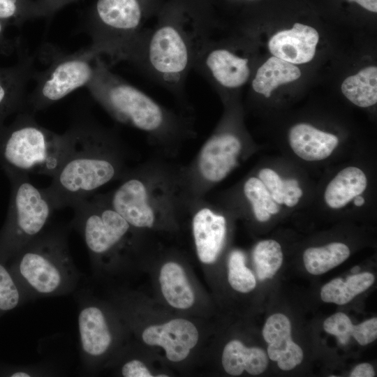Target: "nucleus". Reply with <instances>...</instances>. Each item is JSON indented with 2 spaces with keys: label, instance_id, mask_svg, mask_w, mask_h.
Masks as SVG:
<instances>
[{
  "label": "nucleus",
  "instance_id": "nucleus-1",
  "mask_svg": "<svg viewBox=\"0 0 377 377\" xmlns=\"http://www.w3.org/2000/svg\"><path fill=\"white\" fill-rule=\"evenodd\" d=\"M212 31L206 20L165 16L108 57L112 63L127 61L161 87L182 94L196 57Z\"/></svg>",
  "mask_w": 377,
  "mask_h": 377
},
{
  "label": "nucleus",
  "instance_id": "nucleus-2",
  "mask_svg": "<svg viewBox=\"0 0 377 377\" xmlns=\"http://www.w3.org/2000/svg\"><path fill=\"white\" fill-rule=\"evenodd\" d=\"M71 145L62 164L44 188L54 209L73 207L112 180L119 165L107 133L88 119L69 128Z\"/></svg>",
  "mask_w": 377,
  "mask_h": 377
},
{
  "label": "nucleus",
  "instance_id": "nucleus-3",
  "mask_svg": "<svg viewBox=\"0 0 377 377\" xmlns=\"http://www.w3.org/2000/svg\"><path fill=\"white\" fill-rule=\"evenodd\" d=\"M15 269L20 285L30 300L71 293L80 279L66 228H47L24 246L19 251Z\"/></svg>",
  "mask_w": 377,
  "mask_h": 377
},
{
  "label": "nucleus",
  "instance_id": "nucleus-4",
  "mask_svg": "<svg viewBox=\"0 0 377 377\" xmlns=\"http://www.w3.org/2000/svg\"><path fill=\"white\" fill-rule=\"evenodd\" d=\"M35 114L26 111L6 131L2 156L19 172L43 175L57 173L71 145L68 128L59 134L40 125Z\"/></svg>",
  "mask_w": 377,
  "mask_h": 377
},
{
  "label": "nucleus",
  "instance_id": "nucleus-5",
  "mask_svg": "<svg viewBox=\"0 0 377 377\" xmlns=\"http://www.w3.org/2000/svg\"><path fill=\"white\" fill-rule=\"evenodd\" d=\"M86 87L121 122L148 133L162 130L168 122L167 112L158 103L112 72L109 64L101 56L94 59V74Z\"/></svg>",
  "mask_w": 377,
  "mask_h": 377
},
{
  "label": "nucleus",
  "instance_id": "nucleus-6",
  "mask_svg": "<svg viewBox=\"0 0 377 377\" xmlns=\"http://www.w3.org/2000/svg\"><path fill=\"white\" fill-rule=\"evenodd\" d=\"M73 208L71 226L82 237L94 267L111 265L131 230L130 224L99 198L88 197Z\"/></svg>",
  "mask_w": 377,
  "mask_h": 377
},
{
  "label": "nucleus",
  "instance_id": "nucleus-7",
  "mask_svg": "<svg viewBox=\"0 0 377 377\" xmlns=\"http://www.w3.org/2000/svg\"><path fill=\"white\" fill-rule=\"evenodd\" d=\"M98 56L88 46L74 53L59 54L45 71H34L32 79L36 84L27 96V110L35 114L86 87L93 76Z\"/></svg>",
  "mask_w": 377,
  "mask_h": 377
},
{
  "label": "nucleus",
  "instance_id": "nucleus-8",
  "mask_svg": "<svg viewBox=\"0 0 377 377\" xmlns=\"http://www.w3.org/2000/svg\"><path fill=\"white\" fill-rule=\"evenodd\" d=\"M19 174L13 193L10 228L13 246L18 252L47 228L56 210L44 188L36 186L28 174Z\"/></svg>",
  "mask_w": 377,
  "mask_h": 377
},
{
  "label": "nucleus",
  "instance_id": "nucleus-9",
  "mask_svg": "<svg viewBox=\"0 0 377 377\" xmlns=\"http://www.w3.org/2000/svg\"><path fill=\"white\" fill-rule=\"evenodd\" d=\"M77 325L82 365L91 371L113 349L115 330L104 306L88 297L80 302Z\"/></svg>",
  "mask_w": 377,
  "mask_h": 377
},
{
  "label": "nucleus",
  "instance_id": "nucleus-10",
  "mask_svg": "<svg viewBox=\"0 0 377 377\" xmlns=\"http://www.w3.org/2000/svg\"><path fill=\"white\" fill-rule=\"evenodd\" d=\"M212 34L200 50L193 70L218 87L235 89L242 87L251 76L249 59L219 45Z\"/></svg>",
  "mask_w": 377,
  "mask_h": 377
},
{
  "label": "nucleus",
  "instance_id": "nucleus-11",
  "mask_svg": "<svg viewBox=\"0 0 377 377\" xmlns=\"http://www.w3.org/2000/svg\"><path fill=\"white\" fill-rule=\"evenodd\" d=\"M141 337L147 345L162 347L170 361L178 362L186 359L196 346L199 334L191 321L175 318L162 325L146 327Z\"/></svg>",
  "mask_w": 377,
  "mask_h": 377
},
{
  "label": "nucleus",
  "instance_id": "nucleus-12",
  "mask_svg": "<svg viewBox=\"0 0 377 377\" xmlns=\"http://www.w3.org/2000/svg\"><path fill=\"white\" fill-rule=\"evenodd\" d=\"M239 139L231 133H219L202 147L198 161L201 175L207 181L223 179L237 164L241 151Z\"/></svg>",
  "mask_w": 377,
  "mask_h": 377
},
{
  "label": "nucleus",
  "instance_id": "nucleus-13",
  "mask_svg": "<svg viewBox=\"0 0 377 377\" xmlns=\"http://www.w3.org/2000/svg\"><path fill=\"white\" fill-rule=\"evenodd\" d=\"M108 203L131 227L151 228L154 212L148 202V193L140 179L131 177L125 180L112 194Z\"/></svg>",
  "mask_w": 377,
  "mask_h": 377
},
{
  "label": "nucleus",
  "instance_id": "nucleus-14",
  "mask_svg": "<svg viewBox=\"0 0 377 377\" xmlns=\"http://www.w3.org/2000/svg\"><path fill=\"white\" fill-rule=\"evenodd\" d=\"M34 56L20 52L17 61L0 67V124L5 117L26 106V89L33 78Z\"/></svg>",
  "mask_w": 377,
  "mask_h": 377
},
{
  "label": "nucleus",
  "instance_id": "nucleus-15",
  "mask_svg": "<svg viewBox=\"0 0 377 377\" xmlns=\"http://www.w3.org/2000/svg\"><path fill=\"white\" fill-rule=\"evenodd\" d=\"M319 34L313 27L295 23L290 29L276 33L268 47L276 57L293 64L307 63L315 56Z\"/></svg>",
  "mask_w": 377,
  "mask_h": 377
},
{
  "label": "nucleus",
  "instance_id": "nucleus-16",
  "mask_svg": "<svg viewBox=\"0 0 377 377\" xmlns=\"http://www.w3.org/2000/svg\"><path fill=\"white\" fill-rule=\"evenodd\" d=\"M263 336L268 343L269 357L284 371L290 370L303 360V351L291 338V324L282 313H274L266 320Z\"/></svg>",
  "mask_w": 377,
  "mask_h": 377
},
{
  "label": "nucleus",
  "instance_id": "nucleus-17",
  "mask_svg": "<svg viewBox=\"0 0 377 377\" xmlns=\"http://www.w3.org/2000/svg\"><path fill=\"white\" fill-rule=\"evenodd\" d=\"M226 223L224 216L208 208L200 209L193 219V232L199 260L205 264L214 263L224 242Z\"/></svg>",
  "mask_w": 377,
  "mask_h": 377
},
{
  "label": "nucleus",
  "instance_id": "nucleus-18",
  "mask_svg": "<svg viewBox=\"0 0 377 377\" xmlns=\"http://www.w3.org/2000/svg\"><path fill=\"white\" fill-rule=\"evenodd\" d=\"M288 140L295 154L308 161L327 158L339 144L336 135L304 123L296 124L290 128Z\"/></svg>",
  "mask_w": 377,
  "mask_h": 377
},
{
  "label": "nucleus",
  "instance_id": "nucleus-19",
  "mask_svg": "<svg viewBox=\"0 0 377 377\" xmlns=\"http://www.w3.org/2000/svg\"><path fill=\"white\" fill-rule=\"evenodd\" d=\"M268 359L261 348H247L238 340L228 342L223 350L222 365L231 376H239L246 370L252 375H258L267 368Z\"/></svg>",
  "mask_w": 377,
  "mask_h": 377
},
{
  "label": "nucleus",
  "instance_id": "nucleus-20",
  "mask_svg": "<svg viewBox=\"0 0 377 377\" xmlns=\"http://www.w3.org/2000/svg\"><path fill=\"white\" fill-rule=\"evenodd\" d=\"M367 185L364 172L354 166L341 170L328 184L324 193L326 204L339 209L364 192Z\"/></svg>",
  "mask_w": 377,
  "mask_h": 377
},
{
  "label": "nucleus",
  "instance_id": "nucleus-21",
  "mask_svg": "<svg viewBox=\"0 0 377 377\" xmlns=\"http://www.w3.org/2000/svg\"><path fill=\"white\" fill-rule=\"evenodd\" d=\"M159 282L162 294L174 308L186 309L194 303V293L183 268L177 263L169 262L160 271Z\"/></svg>",
  "mask_w": 377,
  "mask_h": 377
},
{
  "label": "nucleus",
  "instance_id": "nucleus-22",
  "mask_svg": "<svg viewBox=\"0 0 377 377\" xmlns=\"http://www.w3.org/2000/svg\"><path fill=\"white\" fill-rule=\"evenodd\" d=\"M300 76L298 67L273 56L258 68L251 87L255 92L269 98L279 85L293 82Z\"/></svg>",
  "mask_w": 377,
  "mask_h": 377
},
{
  "label": "nucleus",
  "instance_id": "nucleus-23",
  "mask_svg": "<svg viewBox=\"0 0 377 377\" xmlns=\"http://www.w3.org/2000/svg\"><path fill=\"white\" fill-rule=\"evenodd\" d=\"M374 279V276L369 272L354 274L346 281L341 278L334 279L322 287L320 297L325 302L345 304L369 288Z\"/></svg>",
  "mask_w": 377,
  "mask_h": 377
},
{
  "label": "nucleus",
  "instance_id": "nucleus-24",
  "mask_svg": "<svg viewBox=\"0 0 377 377\" xmlns=\"http://www.w3.org/2000/svg\"><path fill=\"white\" fill-rule=\"evenodd\" d=\"M341 91L353 104L367 108L377 102V68L368 66L343 82Z\"/></svg>",
  "mask_w": 377,
  "mask_h": 377
},
{
  "label": "nucleus",
  "instance_id": "nucleus-25",
  "mask_svg": "<svg viewBox=\"0 0 377 377\" xmlns=\"http://www.w3.org/2000/svg\"><path fill=\"white\" fill-rule=\"evenodd\" d=\"M347 245L333 242L320 247H311L305 250L303 260L306 269L311 274H324L339 265L350 256Z\"/></svg>",
  "mask_w": 377,
  "mask_h": 377
},
{
  "label": "nucleus",
  "instance_id": "nucleus-26",
  "mask_svg": "<svg viewBox=\"0 0 377 377\" xmlns=\"http://www.w3.org/2000/svg\"><path fill=\"white\" fill-rule=\"evenodd\" d=\"M253 259L258 279H271L283 262L281 245L273 239L261 241L253 249Z\"/></svg>",
  "mask_w": 377,
  "mask_h": 377
},
{
  "label": "nucleus",
  "instance_id": "nucleus-27",
  "mask_svg": "<svg viewBox=\"0 0 377 377\" xmlns=\"http://www.w3.org/2000/svg\"><path fill=\"white\" fill-rule=\"evenodd\" d=\"M244 192L252 205L256 219L265 222L270 219L271 214H276L280 207L272 199L269 192L257 177L249 178L244 184Z\"/></svg>",
  "mask_w": 377,
  "mask_h": 377
},
{
  "label": "nucleus",
  "instance_id": "nucleus-28",
  "mask_svg": "<svg viewBox=\"0 0 377 377\" xmlns=\"http://www.w3.org/2000/svg\"><path fill=\"white\" fill-rule=\"evenodd\" d=\"M228 279L231 287L246 293L254 289L256 281L254 274L245 265V256L241 251H233L228 263Z\"/></svg>",
  "mask_w": 377,
  "mask_h": 377
},
{
  "label": "nucleus",
  "instance_id": "nucleus-29",
  "mask_svg": "<svg viewBox=\"0 0 377 377\" xmlns=\"http://www.w3.org/2000/svg\"><path fill=\"white\" fill-rule=\"evenodd\" d=\"M35 18L34 1L0 0V20L8 25L22 26Z\"/></svg>",
  "mask_w": 377,
  "mask_h": 377
},
{
  "label": "nucleus",
  "instance_id": "nucleus-30",
  "mask_svg": "<svg viewBox=\"0 0 377 377\" xmlns=\"http://www.w3.org/2000/svg\"><path fill=\"white\" fill-rule=\"evenodd\" d=\"M20 285H17L10 272L0 264V311H6L15 308L21 301ZM25 294V293H24ZM26 295V294H25ZM27 296V295H26Z\"/></svg>",
  "mask_w": 377,
  "mask_h": 377
},
{
  "label": "nucleus",
  "instance_id": "nucleus-31",
  "mask_svg": "<svg viewBox=\"0 0 377 377\" xmlns=\"http://www.w3.org/2000/svg\"><path fill=\"white\" fill-rule=\"evenodd\" d=\"M323 328L328 334L335 336L339 343L346 344L353 336L354 325L346 314L338 312L324 321Z\"/></svg>",
  "mask_w": 377,
  "mask_h": 377
},
{
  "label": "nucleus",
  "instance_id": "nucleus-32",
  "mask_svg": "<svg viewBox=\"0 0 377 377\" xmlns=\"http://www.w3.org/2000/svg\"><path fill=\"white\" fill-rule=\"evenodd\" d=\"M259 179L269 192L272 199L279 205L283 204V179L273 170L262 169L258 174Z\"/></svg>",
  "mask_w": 377,
  "mask_h": 377
},
{
  "label": "nucleus",
  "instance_id": "nucleus-33",
  "mask_svg": "<svg viewBox=\"0 0 377 377\" xmlns=\"http://www.w3.org/2000/svg\"><path fill=\"white\" fill-rule=\"evenodd\" d=\"M352 337L362 346L373 342L377 338V318H372L354 325Z\"/></svg>",
  "mask_w": 377,
  "mask_h": 377
},
{
  "label": "nucleus",
  "instance_id": "nucleus-34",
  "mask_svg": "<svg viewBox=\"0 0 377 377\" xmlns=\"http://www.w3.org/2000/svg\"><path fill=\"white\" fill-rule=\"evenodd\" d=\"M79 0H36L34 1L35 18L50 17L65 6Z\"/></svg>",
  "mask_w": 377,
  "mask_h": 377
},
{
  "label": "nucleus",
  "instance_id": "nucleus-35",
  "mask_svg": "<svg viewBox=\"0 0 377 377\" xmlns=\"http://www.w3.org/2000/svg\"><path fill=\"white\" fill-rule=\"evenodd\" d=\"M120 373L124 377L153 376L146 365L138 359H131L124 362L121 366Z\"/></svg>",
  "mask_w": 377,
  "mask_h": 377
},
{
  "label": "nucleus",
  "instance_id": "nucleus-36",
  "mask_svg": "<svg viewBox=\"0 0 377 377\" xmlns=\"http://www.w3.org/2000/svg\"><path fill=\"white\" fill-rule=\"evenodd\" d=\"M8 25L0 20V52L8 54L15 48H19V40L10 39L6 35Z\"/></svg>",
  "mask_w": 377,
  "mask_h": 377
},
{
  "label": "nucleus",
  "instance_id": "nucleus-37",
  "mask_svg": "<svg viewBox=\"0 0 377 377\" xmlns=\"http://www.w3.org/2000/svg\"><path fill=\"white\" fill-rule=\"evenodd\" d=\"M375 371L374 367L369 363H362L356 366L351 371V377H374Z\"/></svg>",
  "mask_w": 377,
  "mask_h": 377
},
{
  "label": "nucleus",
  "instance_id": "nucleus-38",
  "mask_svg": "<svg viewBox=\"0 0 377 377\" xmlns=\"http://www.w3.org/2000/svg\"><path fill=\"white\" fill-rule=\"evenodd\" d=\"M357 2L365 9L376 13L377 12V0H351Z\"/></svg>",
  "mask_w": 377,
  "mask_h": 377
},
{
  "label": "nucleus",
  "instance_id": "nucleus-39",
  "mask_svg": "<svg viewBox=\"0 0 377 377\" xmlns=\"http://www.w3.org/2000/svg\"><path fill=\"white\" fill-rule=\"evenodd\" d=\"M299 199L300 198H294L290 195L286 194L283 198V204H285L289 207H292L298 203Z\"/></svg>",
  "mask_w": 377,
  "mask_h": 377
},
{
  "label": "nucleus",
  "instance_id": "nucleus-40",
  "mask_svg": "<svg viewBox=\"0 0 377 377\" xmlns=\"http://www.w3.org/2000/svg\"><path fill=\"white\" fill-rule=\"evenodd\" d=\"M283 186H298V182L295 179H283Z\"/></svg>",
  "mask_w": 377,
  "mask_h": 377
},
{
  "label": "nucleus",
  "instance_id": "nucleus-41",
  "mask_svg": "<svg viewBox=\"0 0 377 377\" xmlns=\"http://www.w3.org/2000/svg\"><path fill=\"white\" fill-rule=\"evenodd\" d=\"M354 204L356 206L360 207L364 203V198L361 196L360 195H358L354 198Z\"/></svg>",
  "mask_w": 377,
  "mask_h": 377
},
{
  "label": "nucleus",
  "instance_id": "nucleus-42",
  "mask_svg": "<svg viewBox=\"0 0 377 377\" xmlns=\"http://www.w3.org/2000/svg\"><path fill=\"white\" fill-rule=\"evenodd\" d=\"M360 269L359 266H355L353 268H352L351 272L353 274H356L359 270Z\"/></svg>",
  "mask_w": 377,
  "mask_h": 377
}]
</instances>
